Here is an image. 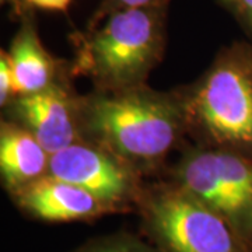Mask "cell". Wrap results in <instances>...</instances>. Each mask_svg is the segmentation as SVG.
Masks as SVG:
<instances>
[{
  "label": "cell",
  "mask_w": 252,
  "mask_h": 252,
  "mask_svg": "<svg viewBox=\"0 0 252 252\" xmlns=\"http://www.w3.org/2000/svg\"><path fill=\"white\" fill-rule=\"evenodd\" d=\"M77 112L80 132L133 167L165 157L187 124L184 104L140 87L95 94Z\"/></svg>",
  "instance_id": "6da1fadb"
},
{
  "label": "cell",
  "mask_w": 252,
  "mask_h": 252,
  "mask_svg": "<svg viewBox=\"0 0 252 252\" xmlns=\"http://www.w3.org/2000/svg\"><path fill=\"white\" fill-rule=\"evenodd\" d=\"M187 122L212 147L252 156V54L231 49L217 59L184 104Z\"/></svg>",
  "instance_id": "7a4b0ae2"
},
{
  "label": "cell",
  "mask_w": 252,
  "mask_h": 252,
  "mask_svg": "<svg viewBox=\"0 0 252 252\" xmlns=\"http://www.w3.org/2000/svg\"><path fill=\"white\" fill-rule=\"evenodd\" d=\"M161 46V24L156 10H117L86 41L80 64L104 91L140 87L158 62Z\"/></svg>",
  "instance_id": "3957f363"
},
{
  "label": "cell",
  "mask_w": 252,
  "mask_h": 252,
  "mask_svg": "<svg viewBox=\"0 0 252 252\" xmlns=\"http://www.w3.org/2000/svg\"><path fill=\"white\" fill-rule=\"evenodd\" d=\"M144 228L162 252H252L224 216L177 184L142 190Z\"/></svg>",
  "instance_id": "277c9868"
},
{
  "label": "cell",
  "mask_w": 252,
  "mask_h": 252,
  "mask_svg": "<svg viewBox=\"0 0 252 252\" xmlns=\"http://www.w3.org/2000/svg\"><path fill=\"white\" fill-rule=\"evenodd\" d=\"M175 184L243 234L252 212V156L224 147L193 150L178 164Z\"/></svg>",
  "instance_id": "5b68a950"
},
{
  "label": "cell",
  "mask_w": 252,
  "mask_h": 252,
  "mask_svg": "<svg viewBox=\"0 0 252 252\" xmlns=\"http://www.w3.org/2000/svg\"><path fill=\"white\" fill-rule=\"evenodd\" d=\"M48 174L86 189L111 212L137 202L133 165L95 143H76L49 156Z\"/></svg>",
  "instance_id": "8992f818"
},
{
  "label": "cell",
  "mask_w": 252,
  "mask_h": 252,
  "mask_svg": "<svg viewBox=\"0 0 252 252\" xmlns=\"http://www.w3.org/2000/svg\"><path fill=\"white\" fill-rule=\"evenodd\" d=\"M13 196L27 215L52 223L91 220L111 212L86 189L49 174L13 192Z\"/></svg>",
  "instance_id": "52a82bcc"
},
{
  "label": "cell",
  "mask_w": 252,
  "mask_h": 252,
  "mask_svg": "<svg viewBox=\"0 0 252 252\" xmlns=\"http://www.w3.org/2000/svg\"><path fill=\"white\" fill-rule=\"evenodd\" d=\"M14 109L24 127L35 136L49 154L79 142L77 107L61 87L52 84L45 90L17 97Z\"/></svg>",
  "instance_id": "ba28073f"
},
{
  "label": "cell",
  "mask_w": 252,
  "mask_h": 252,
  "mask_svg": "<svg viewBox=\"0 0 252 252\" xmlns=\"http://www.w3.org/2000/svg\"><path fill=\"white\" fill-rule=\"evenodd\" d=\"M51 154L26 127L3 124L0 132V171L10 192L48 174Z\"/></svg>",
  "instance_id": "9c48e42d"
},
{
  "label": "cell",
  "mask_w": 252,
  "mask_h": 252,
  "mask_svg": "<svg viewBox=\"0 0 252 252\" xmlns=\"http://www.w3.org/2000/svg\"><path fill=\"white\" fill-rule=\"evenodd\" d=\"M7 56L16 97L34 94L54 84V62L31 27L16 36Z\"/></svg>",
  "instance_id": "30bf717a"
},
{
  "label": "cell",
  "mask_w": 252,
  "mask_h": 252,
  "mask_svg": "<svg viewBox=\"0 0 252 252\" xmlns=\"http://www.w3.org/2000/svg\"><path fill=\"white\" fill-rule=\"evenodd\" d=\"M73 252H162L156 244L142 241L135 235L112 234L91 240Z\"/></svg>",
  "instance_id": "8fae6325"
},
{
  "label": "cell",
  "mask_w": 252,
  "mask_h": 252,
  "mask_svg": "<svg viewBox=\"0 0 252 252\" xmlns=\"http://www.w3.org/2000/svg\"><path fill=\"white\" fill-rule=\"evenodd\" d=\"M13 95H14V87H13V74H11L9 56L7 54L1 52V58H0V104L1 107L7 105Z\"/></svg>",
  "instance_id": "7c38bea8"
},
{
  "label": "cell",
  "mask_w": 252,
  "mask_h": 252,
  "mask_svg": "<svg viewBox=\"0 0 252 252\" xmlns=\"http://www.w3.org/2000/svg\"><path fill=\"white\" fill-rule=\"evenodd\" d=\"M160 0H107L108 10L111 13L122 9H142V7H152L157 4Z\"/></svg>",
  "instance_id": "4fadbf2b"
},
{
  "label": "cell",
  "mask_w": 252,
  "mask_h": 252,
  "mask_svg": "<svg viewBox=\"0 0 252 252\" xmlns=\"http://www.w3.org/2000/svg\"><path fill=\"white\" fill-rule=\"evenodd\" d=\"M30 4L44 10H58L62 11L69 6L70 0H27Z\"/></svg>",
  "instance_id": "5bb4252c"
},
{
  "label": "cell",
  "mask_w": 252,
  "mask_h": 252,
  "mask_svg": "<svg viewBox=\"0 0 252 252\" xmlns=\"http://www.w3.org/2000/svg\"><path fill=\"white\" fill-rule=\"evenodd\" d=\"M243 234H244V238L247 240V243H248V245L251 247V250H252V212L250 213L248 220H247V223H245Z\"/></svg>",
  "instance_id": "9a60e30c"
},
{
  "label": "cell",
  "mask_w": 252,
  "mask_h": 252,
  "mask_svg": "<svg viewBox=\"0 0 252 252\" xmlns=\"http://www.w3.org/2000/svg\"><path fill=\"white\" fill-rule=\"evenodd\" d=\"M237 1H240V4H241V7L245 11V14L252 21V0H237Z\"/></svg>",
  "instance_id": "2e32d148"
},
{
  "label": "cell",
  "mask_w": 252,
  "mask_h": 252,
  "mask_svg": "<svg viewBox=\"0 0 252 252\" xmlns=\"http://www.w3.org/2000/svg\"><path fill=\"white\" fill-rule=\"evenodd\" d=\"M225 1H237V0H225Z\"/></svg>",
  "instance_id": "e0dca14e"
}]
</instances>
